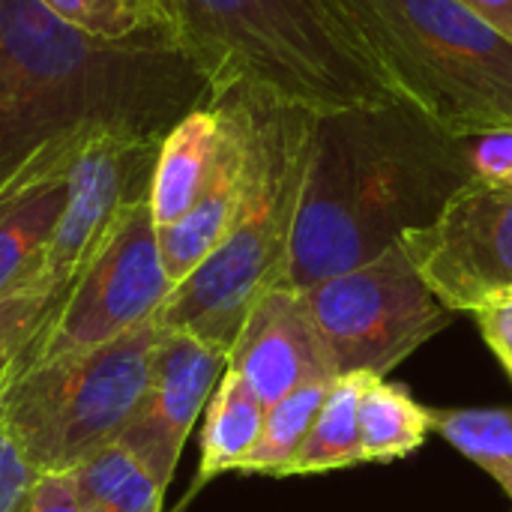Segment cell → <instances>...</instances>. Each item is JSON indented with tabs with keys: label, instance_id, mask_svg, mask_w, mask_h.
I'll use <instances>...</instances> for the list:
<instances>
[{
	"label": "cell",
	"instance_id": "obj_1",
	"mask_svg": "<svg viewBox=\"0 0 512 512\" xmlns=\"http://www.w3.org/2000/svg\"><path fill=\"white\" fill-rule=\"evenodd\" d=\"M198 63L168 33L87 36L39 0H0V195L69 168L87 138H165L213 105Z\"/></svg>",
	"mask_w": 512,
	"mask_h": 512
},
{
	"label": "cell",
	"instance_id": "obj_2",
	"mask_svg": "<svg viewBox=\"0 0 512 512\" xmlns=\"http://www.w3.org/2000/svg\"><path fill=\"white\" fill-rule=\"evenodd\" d=\"M471 180L462 138L405 102L315 117L312 153L279 285L306 291L426 228Z\"/></svg>",
	"mask_w": 512,
	"mask_h": 512
},
{
	"label": "cell",
	"instance_id": "obj_3",
	"mask_svg": "<svg viewBox=\"0 0 512 512\" xmlns=\"http://www.w3.org/2000/svg\"><path fill=\"white\" fill-rule=\"evenodd\" d=\"M333 42L453 138L512 126V39L459 0H309Z\"/></svg>",
	"mask_w": 512,
	"mask_h": 512
},
{
	"label": "cell",
	"instance_id": "obj_4",
	"mask_svg": "<svg viewBox=\"0 0 512 512\" xmlns=\"http://www.w3.org/2000/svg\"><path fill=\"white\" fill-rule=\"evenodd\" d=\"M246 99L249 162L246 186L222 243L171 291L156 315L162 330L231 351L255 300L282 282L291 231L312 153V111Z\"/></svg>",
	"mask_w": 512,
	"mask_h": 512
},
{
	"label": "cell",
	"instance_id": "obj_5",
	"mask_svg": "<svg viewBox=\"0 0 512 512\" xmlns=\"http://www.w3.org/2000/svg\"><path fill=\"white\" fill-rule=\"evenodd\" d=\"M216 102L252 96L333 114L390 96L333 42L309 0H168Z\"/></svg>",
	"mask_w": 512,
	"mask_h": 512
},
{
	"label": "cell",
	"instance_id": "obj_6",
	"mask_svg": "<svg viewBox=\"0 0 512 512\" xmlns=\"http://www.w3.org/2000/svg\"><path fill=\"white\" fill-rule=\"evenodd\" d=\"M156 318L120 339L3 381L0 426L42 474H69L132 423L159 345Z\"/></svg>",
	"mask_w": 512,
	"mask_h": 512
},
{
	"label": "cell",
	"instance_id": "obj_7",
	"mask_svg": "<svg viewBox=\"0 0 512 512\" xmlns=\"http://www.w3.org/2000/svg\"><path fill=\"white\" fill-rule=\"evenodd\" d=\"M300 294L336 375L369 372L387 378L420 345L450 327L453 318L429 291L402 243Z\"/></svg>",
	"mask_w": 512,
	"mask_h": 512
},
{
	"label": "cell",
	"instance_id": "obj_8",
	"mask_svg": "<svg viewBox=\"0 0 512 512\" xmlns=\"http://www.w3.org/2000/svg\"><path fill=\"white\" fill-rule=\"evenodd\" d=\"M174 282L165 273L150 198L132 204L48 312L36 339L18 354L6 378L66 354L90 351L153 321ZM3 378V381H6Z\"/></svg>",
	"mask_w": 512,
	"mask_h": 512
},
{
	"label": "cell",
	"instance_id": "obj_9",
	"mask_svg": "<svg viewBox=\"0 0 512 512\" xmlns=\"http://www.w3.org/2000/svg\"><path fill=\"white\" fill-rule=\"evenodd\" d=\"M450 312H477L512 294V186L471 177L441 213L399 240Z\"/></svg>",
	"mask_w": 512,
	"mask_h": 512
},
{
	"label": "cell",
	"instance_id": "obj_10",
	"mask_svg": "<svg viewBox=\"0 0 512 512\" xmlns=\"http://www.w3.org/2000/svg\"><path fill=\"white\" fill-rule=\"evenodd\" d=\"M162 138L96 132L69 171V192L57 228L33 270V279L66 297L75 276L105 243L120 216L150 198Z\"/></svg>",
	"mask_w": 512,
	"mask_h": 512
},
{
	"label": "cell",
	"instance_id": "obj_11",
	"mask_svg": "<svg viewBox=\"0 0 512 512\" xmlns=\"http://www.w3.org/2000/svg\"><path fill=\"white\" fill-rule=\"evenodd\" d=\"M225 369V351L195 339L192 333L162 330L147 393L117 441L150 471V477L162 489H168L183 444L195 420L207 408Z\"/></svg>",
	"mask_w": 512,
	"mask_h": 512
},
{
	"label": "cell",
	"instance_id": "obj_12",
	"mask_svg": "<svg viewBox=\"0 0 512 512\" xmlns=\"http://www.w3.org/2000/svg\"><path fill=\"white\" fill-rule=\"evenodd\" d=\"M228 366L249 381L264 408L309 381L339 378L303 294L285 285L255 300L228 351Z\"/></svg>",
	"mask_w": 512,
	"mask_h": 512
},
{
	"label": "cell",
	"instance_id": "obj_13",
	"mask_svg": "<svg viewBox=\"0 0 512 512\" xmlns=\"http://www.w3.org/2000/svg\"><path fill=\"white\" fill-rule=\"evenodd\" d=\"M225 117V135L219 147V159L213 168L210 183L192 204V210L159 231V252L168 279L174 288L222 243L225 231L231 228L243 186H246V162H249V114L243 96L219 99Z\"/></svg>",
	"mask_w": 512,
	"mask_h": 512
},
{
	"label": "cell",
	"instance_id": "obj_14",
	"mask_svg": "<svg viewBox=\"0 0 512 512\" xmlns=\"http://www.w3.org/2000/svg\"><path fill=\"white\" fill-rule=\"evenodd\" d=\"M225 135V117L219 102L189 111L159 144L153 183H150V213L156 231L180 222L204 186L213 177L219 147Z\"/></svg>",
	"mask_w": 512,
	"mask_h": 512
},
{
	"label": "cell",
	"instance_id": "obj_15",
	"mask_svg": "<svg viewBox=\"0 0 512 512\" xmlns=\"http://www.w3.org/2000/svg\"><path fill=\"white\" fill-rule=\"evenodd\" d=\"M264 402L249 387V381L231 366L222 372L207 411L201 432V465L192 489L207 486L219 474L237 471L240 462L252 453L264 429Z\"/></svg>",
	"mask_w": 512,
	"mask_h": 512
},
{
	"label": "cell",
	"instance_id": "obj_16",
	"mask_svg": "<svg viewBox=\"0 0 512 512\" xmlns=\"http://www.w3.org/2000/svg\"><path fill=\"white\" fill-rule=\"evenodd\" d=\"M69 171H57L18 192L0 213V294L33 276L63 213Z\"/></svg>",
	"mask_w": 512,
	"mask_h": 512
},
{
	"label": "cell",
	"instance_id": "obj_17",
	"mask_svg": "<svg viewBox=\"0 0 512 512\" xmlns=\"http://www.w3.org/2000/svg\"><path fill=\"white\" fill-rule=\"evenodd\" d=\"M372 378L375 375L369 372H351L336 378L288 477L327 474V471L366 465L360 450V396Z\"/></svg>",
	"mask_w": 512,
	"mask_h": 512
},
{
	"label": "cell",
	"instance_id": "obj_18",
	"mask_svg": "<svg viewBox=\"0 0 512 512\" xmlns=\"http://www.w3.org/2000/svg\"><path fill=\"white\" fill-rule=\"evenodd\" d=\"M78 512H162L165 489L123 447L108 444L69 471Z\"/></svg>",
	"mask_w": 512,
	"mask_h": 512
},
{
	"label": "cell",
	"instance_id": "obj_19",
	"mask_svg": "<svg viewBox=\"0 0 512 512\" xmlns=\"http://www.w3.org/2000/svg\"><path fill=\"white\" fill-rule=\"evenodd\" d=\"M432 432V411L411 399L402 384L372 378L360 396L363 462L381 465L411 456Z\"/></svg>",
	"mask_w": 512,
	"mask_h": 512
},
{
	"label": "cell",
	"instance_id": "obj_20",
	"mask_svg": "<svg viewBox=\"0 0 512 512\" xmlns=\"http://www.w3.org/2000/svg\"><path fill=\"white\" fill-rule=\"evenodd\" d=\"M336 378L309 381L297 390H291L285 399L267 408L264 429L252 453L240 462V474H267V477H288L303 441L309 438V429L330 393Z\"/></svg>",
	"mask_w": 512,
	"mask_h": 512
},
{
	"label": "cell",
	"instance_id": "obj_21",
	"mask_svg": "<svg viewBox=\"0 0 512 512\" xmlns=\"http://www.w3.org/2000/svg\"><path fill=\"white\" fill-rule=\"evenodd\" d=\"M432 411V432L489 474L512 501V408Z\"/></svg>",
	"mask_w": 512,
	"mask_h": 512
},
{
	"label": "cell",
	"instance_id": "obj_22",
	"mask_svg": "<svg viewBox=\"0 0 512 512\" xmlns=\"http://www.w3.org/2000/svg\"><path fill=\"white\" fill-rule=\"evenodd\" d=\"M39 3L69 27L105 42H129L156 33H168L177 39V24L168 0H39Z\"/></svg>",
	"mask_w": 512,
	"mask_h": 512
},
{
	"label": "cell",
	"instance_id": "obj_23",
	"mask_svg": "<svg viewBox=\"0 0 512 512\" xmlns=\"http://www.w3.org/2000/svg\"><path fill=\"white\" fill-rule=\"evenodd\" d=\"M63 297L51 291L39 279H27L18 288L0 294V372L6 378L9 366L18 360V354L36 339L42 330L48 312L60 303Z\"/></svg>",
	"mask_w": 512,
	"mask_h": 512
},
{
	"label": "cell",
	"instance_id": "obj_24",
	"mask_svg": "<svg viewBox=\"0 0 512 512\" xmlns=\"http://www.w3.org/2000/svg\"><path fill=\"white\" fill-rule=\"evenodd\" d=\"M42 477L45 474L27 459V453L0 426V512L30 510Z\"/></svg>",
	"mask_w": 512,
	"mask_h": 512
},
{
	"label": "cell",
	"instance_id": "obj_25",
	"mask_svg": "<svg viewBox=\"0 0 512 512\" xmlns=\"http://www.w3.org/2000/svg\"><path fill=\"white\" fill-rule=\"evenodd\" d=\"M462 153L471 177L495 186H512V126L462 138Z\"/></svg>",
	"mask_w": 512,
	"mask_h": 512
},
{
	"label": "cell",
	"instance_id": "obj_26",
	"mask_svg": "<svg viewBox=\"0 0 512 512\" xmlns=\"http://www.w3.org/2000/svg\"><path fill=\"white\" fill-rule=\"evenodd\" d=\"M477 327L486 339V345L495 351V357L504 363V369L512 378V294H504L483 309L474 312Z\"/></svg>",
	"mask_w": 512,
	"mask_h": 512
},
{
	"label": "cell",
	"instance_id": "obj_27",
	"mask_svg": "<svg viewBox=\"0 0 512 512\" xmlns=\"http://www.w3.org/2000/svg\"><path fill=\"white\" fill-rule=\"evenodd\" d=\"M27 512H78L69 474H45Z\"/></svg>",
	"mask_w": 512,
	"mask_h": 512
},
{
	"label": "cell",
	"instance_id": "obj_28",
	"mask_svg": "<svg viewBox=\"0 0 512 512\" xmlns=\"http://www.w3.org/2000/svg\"><path fill=\"white\" fill-rule=\"evenodd\" d=\"M465 9H471L480 21L492 24L498 33L512 39V0H459Z\"/></svg>",
	"mask_w": 512,
	"mask_h": 512
},
{
	"label": "cell",
	"instance_id": "obj_29",
	"mask_svg": "<svg viewBox=\"0 0 512 512\" xmlns=\"http://www.w3.org/2000/svg\"><path fill=\"white\" fill-rule=\"evenodd\" d=\"M69 168H72V165H69ZM57 171H66V168H57ZM57 171H51V174H57ZM51 174H42V177H33V180H24V183H18V186H12L9 192H3V195H0V213L6 210V204H9V201H12V198L18 195V192H24V189H30L33 183H39V180H45V177H51Z\"/></svg>",
	"mask_w": 512,
	"mask_h": 512
},
{
	"label": "cell",
	"instance_id": "obj_30",
	"mask_svg": "<svg viewBox=\"0 0 512 512\" xmlns=\"http://www.w3.org/2000/svg\"><path fill=\"white\" fill-rule=\"evenodd\" d=\"M0 390H3V372H0Z\"/></svg>",
	"mask_w": 512,
	"mask_h": 512
}]
</instances>
